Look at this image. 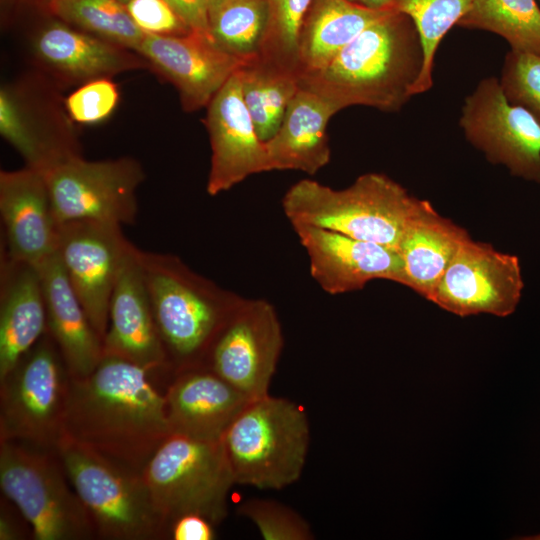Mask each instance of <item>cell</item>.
I'll return each mask as SVG.
<instances>
[{"label":"cell","mask_w":540,"mask_h":540,"mask_svg":"<svg viewBox=\"0 0 540 540\" xmlns=\"http://www.w3.org/2000/svg\"><path fill=\"white\" fill-rule=\"evenodd\" d=\"M150 372L103 355L91 374L70 377L61 437L141 473L170 435L166 398L151 385Z\"/></svg>","instance_id":"6da1fadb"},{"label":"cell","mask_w":540,"mask_h":540,"mask_svg":"<svg viewBox=\"0 0 540 540\" xmlns=\"http://www.w3.org/2000/svg\"><path fill=\"white\" fill-rule=\"evenodd\" d=\"M424 66L418 30L392 10L365 28L325 67L299 77L300 88L338 111L354 105L399 111L414 95Z\"/></svg>","instance_id":"7a4b0ae2"},{"label":"cell","mask_w":540,"mask_h":540,"mask_svg":"<svg viewBox=\"0 0 540 540\" xmlns=\"http://www.w3.org/2000/svg\"><path fill=\"white\" fill-rule=\"evenodd\" d=\"M156 325L177 371L201 365L244 299L201 276L178 256L139 249Z\"/></svg>","instance_id":"3957f363"},{"label":"cell","mask_w":540,"mask_h":540,"mask_svg":"<svg viewBox=\"0 0 540 540\" xmlns=\"http://www.w3.org/2000/svg\"><path fill=\"white\" fill-rule=\"evenodd\" d=\"M422 202L387 175L370 172L344 189L302 179L286 191L282 208L292 226L328 229L397 250Z\"/></svg>","instance_id":"277c9868"},{"label":"cell","mask_w":540,"mask_h":540,"mask_svg":"<svg viewBox=\"0 0 540 540\" xmlns=\"http://www.w3.org/2000/svg\"><path fill=\"white\" fill-rule=\"evenodd\" d=\"M222 443L235 484L278 490L302 474L310 425L300 405L268 394L246 404Z\"/></svg>","instance_id":"5b68a950"},{"label":"cell","mask_w":540,"mask_h":540,"mask_svg":"<svg viewBox=\"0 0 540 540\" xmlns=\"http://www.w3.org/2000/svg\"><path fill=\"white\" fill-rule=\"evenodd\" d=\"M55 451L67 478L106 540H157L170 533L141 473L61 437Z\"/></svg>","instance_id":"8992f818"},{"label":"cell","mask_w":540,"mask_h":540,"mask_svg":"<svg viewBox=\"0 0 540 540\" xmlns=\"http://www.w3.org/2000/svg\"><path fill=\"white\" fill-rule=\"evenodd\" d=\"M152 500L164 520L199 514L214 525L225 519L234 477L220 440L170 434L143 470Z\"/></svg>","instance_id":"52a82bcc"},{"label":"cell","mask_w":540,"mask_h":540,"mask_svg":"<svg viewBox=\"0 0 540 540\" xmlns=\"http://www.w3.org/2000/svg\"><path fill=\"white\" fill-rule=\"evenodd\" d=\"M55 450L0 440V486L36 540H86L96 531Z\"/></svg>","instance_id":"ba28073f"},{"label":"cell","mask_w":540,"mask_h":540,"mask_svg":"<svg viewBox=\"0 0 540 540\" xmlns=\"http://www.w3.org/2000/svg\"><path fill=\"white\" fill-rule=\"evenodd\" d=\"M70 376L46 332L0 381V440L55 450Z\"/></svg>","instance_id":"9c48e42d"},{"label":"cell","mask_w":540,"mask_h":540,"mask_svg":"<svg viewBox=\"0 0 540 540\" xmlns=\"http://www.w3.org/2000/svg\"><path fill=\"white\" fill-rule=\"evenodd\" d=\"M44 175L60 224L93 220L123 226L136 221L137 189L145 179L143 167L136 159L89 161L76 156Z\"/></svg>","instance_id":"30bf717a"},{"label":"cell","mask_w":540,"mask_h":540,"mask_svg":"<svg viewBox=\"0 0 540 540\" xmlns=\"http://www.w3.org/2000/svg\"><path fill=\"white\" fill-rule=\"evenodd\" d=\"M459 125L467 141L489 162L540 184V123L507 99L499 78L482 79L465 98Z\"/></svg>","instance_id":"8fae6325"},{"label":"cell","mask_w":540,"mask_h":540,"mask_svg":"<svg viewBox=\"0 0 540 540\" xmlns=\"http://www.w3.org/2000/svg\"><path fill=\"white\" fill-rule=\"evenodd\" d=\"M282 348V328L274 306L264 299L244 298L203 365L253 400L269 394Z\"/></svg>","instance_id":"7c38bea8"},{"label":"cell","mask_w":540,"mask_h":540,"mask_svg":"<svg viewBox=\"0 0 540 540\" xmlns=\"http://www.w3.org/2000/svg\"><path fill=\"white\" fill-rule=\"evenodd\" d=\"M134 246L118 224L93 220L60 224L57 254L102 342L112 292Z\"/></svg>","instance_id":"4fadbf2b"},{"label":"cell","mask_w":540,"mask_h":540,"mask_svg":"<svg viewBox=\"0 0 540 540\" xmlns=\"http://www.w3.org/2000/svg\"><path fill=\"white\" fill-rule=\"evenodd\" d=\"M524 282L516 255L469 237L457 250L434 289L430 302L455 315L514 313Z\"/></svg>","instance_id":"5bb4252c"},{"label":"cell","mask_w":540,"mask_h":540,"mask_svg":"<svg viewBox=\"0 0 540 540\" xmlns=\"http://www.w3.org/2000/svg\"><path fill=\"white\" fill-rule=\"evenodd\" d=\"M206 108L204 124L211 147L209 195L228 191L251 175L271 171L265 142L243 100L239 69Z\"/></svg>","instance_id":"9a60e30c"},{"label":"cell","mask_w":540,"mask_h":540,"mask_svg":"<svg viewBox=\"0 0 540 540\" xmlns=\"http://www.w3.org/2000/svg\"><path fill=\"white\" fill-rule=\"evenodd\" d=\"M136 53L176 88L186 112L207 107L244 64L219 48L212 39L196 33L183 36L145 33Z\"/></svg>","instance_id":"2e32d148"},{"label":"cell","mask_w":540,"mask_h":540,"mask_svg":"<svg viewBox=\"0 0 540 540\" xmlns=\"http://www.w3.org/2000/svg\"><path fill=\"white\" fill-rule=\"evenodd\" d=\"M309 258L310 274L331 295L357 291L376 279L404 285L396 249L309 225L292 226Z\"/></svg>","instance_id":"e0dca14e"},{"label":"cell","mask_w":540,"mask_h":540,"mask_svg":"<svg viewBox=\"0 0 540 540\" xmlns=\"http://www.w3.org/2000/svg\"><path fill=\"white\" fill-rule=\"evenodd\" d=\"M0 216L4 255L33 266L57 252V221L44 173L24 167L0 172Z\"/></svg>","instance_id":"ac0fdd59"},{"label":"cell","mask_w":540,"mask_h":540,"mask_svg":"<svg viewBox=\"0 0 540 540\" xmlns=\"http://www.w3.org/2000/svg\"><path fill=\"white\" fill-rule=\"evenodd\" d=\"M57 108L47 101L42 104L28 84L0 90L1 136L20 154L26 167L42 173L81 156L69 116Z\"/></svg>","instance_id":"d6986e66"},{"label":"cell","mask_w":540,"mask_h":540,"mask_svg":"<svg viewBox=\"0 0 540 540\" xmlns=\"http://www.w3.org/2000/svg\"><path fill=\"white\" fill-rule=\"evenodd\" d=\"M139 249L127 257L112 292L104 355L153 371L171 367L146 287Z\"/></svg>","instance_id":"ffe728a7"},{"label":"cell","mask_w":540,"mask_h":540,"mask_svg":"<svg viewBox=\"0 0 540 540\" xmlns=\"http://www.w3.org/2000/svg\"><path fill=\"white\" fill-rule=\"evenodd\" d=\"M165 398L170 434L206 440L222 439L250 401L203 364L179 370Z\"/></svg>","instance_id":"44dd1931"},{"label":"cell","mask_w":540,"mask_h":540,"mask_svg":"<svg viewBox=\"0 0 540 540\" xmlns=\"http://www.w3.org/2000/svg\"><path fill=\"white\" fill-rule=\"evenodd\" d=\"M32 49L36 59L53 75L81 85L148 66L137 53L60 20L35 35Z\"/></svg>","instance_id":"7402d4cb"},{"label":"cell","mask_w":540,"mask_h":540,"mask_svg":"<svg viewBox=\"0 0 540 540\" xmlns=\"http://www.w3.org/2000/svg\"><path fill=\"white\" fill-rule=\"evenodd\" d=\"M47 313V332L56 343L69 376L91 374L103 358V342L93 328L54 253L37 266Z\"/></svg>","instance_id":"603a6c76"},{"label":"cell","mask_w":540,"mask_h":540,"mask_svg":"<svg viewBox=\"0 0 540 540\" xmlns=\"http://www.w3.org/2000/svg\"><path fill=\"white\" fill-rule=\"evenodd\" d=\"M3 256V255H2ZM1 261L0 381L47 332V313L36 266Z\"/></svg>","instance_id":"cb8c5ba5"},{"label":"cell","mask_w":540,"mask_h":540,"mask_svg":"<svg viewBox=\"0 0 540 540\" xmlns=\"http://www.w3.org/2000/svg\"><path fill=\"white\" fill-rule=\"evenodd\" d=\"M339 112L320 96L300 88L277 132L265 142L270 170H296L310 175L331 157L327 127Z\"/></svg>","instance_id":"d4e9b609"},{"label":"cell","mask_w":540,"mask_h":540,"mask_svg":"<svg viewBox=\"0 0 540 540\" xmlns=\"http://www.w3.org/2000/svg\"><path fill=\"white\" fill-rule=\"evenodd\" d=\"M468 232L441 216L423 200L410 220L397 251L402 261L404 286L429 300Z\"/></svg>","instance_id":"484cf974"},{"label":"cell","mask_w":540,"mask_h":540,"mask_svg":"<svg viewBox=\"0 0 540 540\" xmlns=\"http://www.w3.org/2000/svg\"><path fill=\"white\" fill-rule=\"evenodd\" d=\"M392 10H373L348 0H313L299 35V77L325 67L365 28Z\"/></svg>","instance_id":"4316f807"},{"label":"cell","mask_w":540,"mask_h":540,"mask_svg":"<svg viewBox=\"0 0 540 540\" xmlns=\"http://www.w3.org/2000/svg\"><path fill=\"white\" fill-rule=\"evenodd\" d=\"M239 71L243 100L258 136L266 142L277 132L300 89L299 75L259 58L245 62Z\"/></svg>","instance_id":"83f0119b"},{"label":"cell","mask_w":540,"mask_h":540,"mask_svg":"<svg viewBox=\"0 0 540 540\" xmlns=\"http://www.w3.org/2000/svg\"><path fill=\"white\" fill-rule=\"evenodd\" d=\"M457 26L495 33L511 50L540 55V8L535 0H472Z\"/></svg>","instance_id":"f1b7e54d"},{"label":"cell","mask_w":540,"mask_h":540,"mask_svg":"<svg viewBox=\"0 0 540 540\" xmlns=\"http://www.w3.org/2000/svg\"><path fill=\"white\" fill-rule=\"evenodd\" d=\"M48 12L76 29L135 53L145 36L126 6L115 0H56Z\"/></svg>","instance_id":"f546056e"},{"label":"cell","mask_w":540,"mask_h":540,"mask_svg":"<svg viewBox=\"0 0 540 540\" xmlns=\"http://www.w3.org/2000/svg\"><path fill=\"white\" fill-rule=\"evenodd\" d=\"M267 23V0H232L210 17V36L245 63L259 56Z\"/></svg>","instance_id":"4dcf8cb0"},{"label":"cell","mask_w":540,"mask_h":540,"mask_svg":"<svg viewBox=\"0 0 540 540\" xmlns=\"http://www.w3.org/2000/svg\"><path fill=\"white\" fill-rule=\"evenodd\" d=\"M472 0H393V8L414 22L424 51V66L415 85L414 95L428 91L433 85L434 57L449 30L458 25Z\"/></svg>","instance_id":"1f68e13d"},{"label":"cell","mask_w":540,"mask_h":540,"mask_svg":"<svg viewBox=\"0 0 540 540\" xmlns=\"http://www.w3.org/2000/svg\"><path fill=\"white\" fill-rule=\"evenodd\" d=\"M312 2L313 0H267V29L257 58L299 75V35Z\"/></svg>","instance_id":"d6a6232c"},{"label":"cell","mask_w":540,"mask_h":540,"mask_svg":"<svg viewBox=\"0 0 540 540\" xmlns=\"http://www.w3.org/2000/svg\"><path fill=\"white\" fill-rule=\"evenodd\" d=\"M237 512L249 519L265 540H311L308 522L291 508L273 500L249 499Z\"/></svg>","instance_id":"836d02e7"},{"label":"cell","mask_w":540,"mask_h":540,"mask_svg":"<svg viewBox=\"0 0 540 540\" xmlns=\"http://www.w3.org/2000/svg\"><path fill=\"white\" fill-rule=\"evenodd\" d=\"M499 82L507 99L525 108L540 123V55L510 49Z\"/></svg>","instance_id":"e575fe53"},{"label":"cell","mask_w":540,"mask_h":540,"mask_svg":"<svg viewBox=\"0 0 540 540\" xmlns=\"http://www.w3.org/2000/svg\"><path fill=\"white\" fill-rule=\"evenodd\" d=\"M119 102V90L111 78H100L80 85L64 101L70 120L92 125L107 119Z\"/></svg>","instance_id":"d590c367"},{"label":"cell","mask_w":540,"mask_h":540,"mask_svg":"<svg viewBox=\"0 0 540 540\" xmlns=\"http://www.w3.org/2000/svg\"><path fill=\"white\" fill-rule=\"evenodd\" d=\"M125 6L144 33L161 36L193 33L165 0H130Z\"/></svg>","instance_id":"8d00e7d4"},{"label":"cell","mask_w":540,"mask_h":540,"mask_svg":"<svg viewBox=\"0 0 540 540\" xmlns=\"http://www.w3.org/2000/svg\"><path fill=\"white\" fill-rule=\"evenodd\" d=\"M188 28L210 39L209 0H165Z\"/></svg>","instance_id":"74e56055"},{"label":"cell","mask_w":540,"mask_h":540,"mask_svg":"<svg viewBox=\"0 0 540 540\" xmlns=\"http://www.w3.org/2000/svg\"><path fill=\"white\" fill-rule=\"evenodd\" d=\"M214 524L199 514H184L170 525L173 540H213Z\"/></svg>","instance_id":"f35d334b"},{"label":"cell","mask_w":540,"mask_h":540,"mask_svg":"<svg viewBox=\"0 0 540 540\" xmlns=\"http://www.w3.org/2000/svg\"><path fill=\"white\" fill-rule=\"evenodd\" d=\"M23 536L15 518L10 514L6 507H1L0 513V539L1 540H16Z\"/></svg>","instance_id":"ab89813d"},{"label":"cell","mask_w":540,"mask_h":540,"mask_svg":"<svg viewBox=\"0 0 540 540\" xmlns=\"http://www.w3.org/2000/svg\"><path fill=\"white\" fill-rule=\"evenodd\" d=\"M357 5L373 9V10H392L393 0H348Z\"/></svg>","instance_id":"60d3db41"},{"label":"cell","mask_w":540,"mask_h":540,"mask_svg":"<svg viewBox=\"0 0 540 540\" xmlns=\"http://www.w3.org/2000/svg\"><path fill=\"white\" fill-rule=\"evenodd\" d=\"M232 0H209V15L210 17L217 12L221 7Z\"/></svg>","instance_id":"b9f144b4"},{"label":"cell","mask_w":540,"mask_h":540,"mask_svg":"<svg viewBox=\"0 0 540 540\" xmlns=\"http://www.w3.org/2000/svg\"><path fill=\"white\" fill-rule=\"evenodd\" d=\"M28 1H31L38 6L45 8L48 11L50 5L56 0H28Z\"/></svg>","instance_id":"7bdbcfd3"},{"label":"cell","mask_w":540,"mask_h":540,"mask_svg":"<svg viewBox=\"0 0 540 540\" xmlns=\"http://www.w3.org/2000/svg\"><path fill=\"white\" fill-rule=\"evenodd\" d=\"M514 539H519V540H540V534L531 535V536H525V537H515Z\"/></svg>","instance_id":"ee69618b"},{"label":"cell","mask_w":540,"mask_h":540,"mask_svg":"<svg viewBox=\"0 0 540 540\" xmlns=\"http://www.w3.org/2000/svg\"><path fill=\"white\" fill-rule=\"evenodd\" d=\"M115 1L120 2V3L124 4V5H126L130 0H115Z\"/></svg>","instance_id":"f6af8a7d"}]
</instances>
